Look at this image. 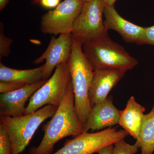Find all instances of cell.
<instances>
[{
  "label": "cell",
  "mask_w": 154,
  "mask_h": 154,
  "mask_svg": "<svg viewBox=\"0 0 154 154\" xmlns=\"http://www.w3.org/2000/svg\"><path fill=\"white\" fill-rule=\"evenodd\" d=\"M42 130L44 132L42 140L37 146L29 149V154H52L54 145L59 141L70 136L75 137L85 132L75 110L72 79L56 112L42 126Z\"/></svg>",
  "instance_id": "obj_1"
},
{
  "label": "cell",
  "mask_w": 154,
  "mask_h": 154,
  "mask_svg": "<svg viewBox=\"0 0 154 154\" xmlns=\"http://www.w3.org/2000/svg\"><path fill=\"white\" fill-rule=\"evenodd\" d=\"M84 55L94 71L103 69L131 70L138 61L131 56L123 46L113 41L108 33L83 45Z\"/></svg>",
  "instance_id": "obj_2"
},
{
  "label": "cell",
  "mask_w": 154,
  "mask_h": 154,
  "mask_svg": "<svg viewBox=\"0 0 154 154\" xmlns=\"http://www.w3.org/2000/svg\"><path fill=\"white\" fill-rule=\"evenodd\" d=\"M83 45L73 38L70 57L68 62L75 97V108L81 124H85L91 107L89 91L94 75L82 49Z\"/></svg>",
  "instance_id": "obj_3"
},
{
  "label": "cell",
  "mask_w": 154,
  "mask_h": 154,
  "mask_svg": "<svg viewBox=\"0 0 154 154\" xmlns=\"http://www.w3.org/2000/svg\"><path fill=\"white\" fill-rule=\"evenodd\" d=\"M58 107L47 105L33 113L19 117L0 116V126L6 130L10 137L12 154H20L24 151L39 125L52 117Z\"/></svg>",
  "instance_id": "obj_4"
},
{
  "label": "cell",
  "mask_w": 154,
  "mask_h": 154,
  "mask_svg": "<svg viewBox=\"0 0 154 154\" xmlns=\"http://www.w3.org/2000/svg\"><path fill=\"white\" fill-rule=\"evenodd\" d=\"M71 79L68 62L57 66L51 77L30 97L25 115L47 105L59 107Z\"/></svg>",
  "instance_id": "obj_5"
},
{
  "label": "cell",
  "mask_w": 154,
  "mask_h": 154,
  "mask_svg": "<svg viewBox=\"0 0 154 154\" xmlns=\"http://www.w3.org/2000/svg\"><path fill=\"white\" fill-rule=\"evenodd\" d=\"M129 134L125 130L111 127L97 132H84L66 140L63 147L52 154H94Z\"/></svg>",
  "instance_id": "obj_6"
},
{
  "label": "cell",
  "mask_w": 154,
  "mask_h": 154,
  "mask_svg": "<svg viewBox=\"0 0 154 154\" xmlns=\"http://www.w3.org/2000/svg\"><path fill=\"white\" fill-rule=\"evenodd\" d=\"M105 5L102 0L85 2L74 25L73 38L82 44L108 33L103 21Z\"/></svg>",
  "instance_id": "obj_7"
},
{
  "label": "cell",
  "mask_w": 154,
  "mask_h": 154,
  "mask_svg": "<svg viewBox=\"0 0 154 154\" xmlns=\"http://www.w3.org/2000/svg\"><path fill=\"white\" fill-rule=\"evenodd\" d=\"M85 3L83 0H64L53 11H48L41 17L42 32L55 36L72 33Z\"/></svg>",
  "instance_id": "obj_8"
},
{
  "label": "cell",
  "mask_w": 154,
  "mask_h": 154,
  "mask_svg": "<svg viewBox=\"0 0 154 154\" xmlns=\"http://www.w3.org/2000/svg\"><path fill=\"white\" fill-rule=\"evenodd\" d=\"M73 37L72 33L60 34L58 38L53 36L47 49L34 61L39 64L46 60L43 70V79L48 80L53 71L60 64L68 62L71 54Z\"/></svg>",
  "instance_id": "obj_9"
},
{
  "label": "cell",
  "mask_w": 154,
  "mask_h": 154,
  "mask_svg": "<svg viewBox=\"0 0 154 154\" xmlns=\"http://www.w3.org/2000/svg\"><path fill=\"white\" fill-rule=\"evenodd\" d=\"M47 80L28 84L17 91L0 95V116L19 117L25 115L26 102Z\"/></svg>",
  "instance_id": "obj_10"
},
{
  "label": "cell",
  "mask_w": 154,
  "mask_h": 154,
  "mask_svg": "<svg viewBox=\"0 0 154 154\" xmlns=\"http://www.w3.org/2000/svg\"><path fill=\"white\" fill-rule=\"evenodd\" d=\"M104 16V25L107 31H116L128 43L142 45L144 27L135 25L122 18L116 11L114 6L105 5Z\"/></svg>",
  "instance_id": "obj_11"
},
{
  "label": "cell",
  "mask_w": 154,
  "mask_h": 154,
  "mask_svg": "<svg viewBox=\"0 0 154 154\" xmlns=\"http://www.w3.org/2000/svg\"><path fill=\"white\" fill-rule=\"evenodd\" d=\"M120 110L113 103V96H109L102 102L91 108L85 124L83 125L85 132L91 130L99 131L118 124Z\"/></svg>",
  "instance_id": "obj_12"
},
{
  "label": "cell",
  "mask_w": 154,
  "mask_h": 154,
  "mask_svg": "<svg viewBox=\"0 0 154 154\" xmlns=\"http://www.w3.org/2000/svg\"><path fill=\"white\" fill-rule=\"evenodd\" d=\"M126 72V71L113 69H100L94 72L89 91L91 108L108 97L110 91L124 77Z\"/></svg>",
  "instance_id": "obj_13"
},
{
  "label": "cell",
  "mask_w": 154,
  "mask_h": 154,
  "mask_svg": "<svg viewBox=\"0 0 154 154\" xmlns=\"http://www.w3.org/2000/svg\"><path fill=\"white\" fill-rule=\"evenodd\" d=\"M145 107L136 101L132 96L128 101L124 110H120L118 124L137 139L142 122Z\"/></svg>",
  "instance_id": "obj_14"
},
{
  "label": "cell",
  "mask_w": 154,
  "mask_h": 154,
  "mask_svg": "<svg viewBox=\"0 0 154 154\" xmlns=\"http://www.w3.org/2000/svg\"><path fill=\"white\" fill-rule=\"evenodd\" d=\"M44 65L30 69L19 70L6 66L0 62V82H15L33 84L43 79Z\"/></svg>",
  "instance_id": "obj_15"
},
{
  "label": "cell",
  "mask_w": 154,
  "mask_h": 154,
  "mask_svg": "<svg viewBox=\"0 0 154 154\" xmlns=\"http://www.w3.org/2000/svg\"><path fill=\"white\" fill-rule=\"evenodd\" d=\"M136 142L140 147L141 154L154 152V105L149 113L144 114Z\"/></svg>",
  "instance_id": "obj_16"
},
{
  "label": "cell",
  "mask_w": 154,
  "mask_h": 154,
  "mask_svg": "<svg viewBox=\"0 0 154 154\" xmlns=\"http://www.w3.org/2000/svg\"><path fill=\"white\" fill-rule=\"evenodd\" d=\"M113 144L112 154H136L140 148L137 142L134 144H129L125 141L124 139L120 140Z\"/></svg>",
  "instance_id": "obj_17"
},
{
  "label": "cell",
  "mask_w": 154,
  "mask_h": 154,
  "mask_svg": "<svg viewBox=\"0 0 154 154\" xmlns=\"http://www.w3.org/2000/svg\"><path fill=\"white\" fill-rule=\"evenodd\" d=\"M4 25L0 23V60L5 57H8L11 52V46L13 40L7 37L4 33Z\"/></svg>",
  "instance_id": "obj_18"
},
{
  "label": "cell",
  "mask_w": 154,
  "mask_h": 154,
  "mask_svg": "<svg viewBox=\"0 0 154 154\" xmlns=\"http://www.w3.org/2000/svg\"><path fill=\"white\" fill-rule=\"evenodd\" d=\"M0 154H12L11 140L8 132L0 126Z\"/></svg>",
  "instance_id": "obj_19"
},
{
  "label": "cell",
  "mask_w": 154,
  "mask_h": 154,
  "mask_svg": "<svg viewBox=\"0 0 154 154\" xmlns=\"http://www.w3.org/2000/svg\"><path fill=\"white\" fill-rule=\"evenodd\" d=\"M27 84L15 82H0L1 94L17 91Z\"/></svg>",
  "instance_id": "obj_20"
},
{
  "label": "cell",
  "mask_w": 154,
  "mask_h": 154,
  "mask_svg": "<svg viewBox=\"0 0 154 154\" xmlns=\"http://www.w3.org/2000/svg\"><path fill=\"white\" fill-rule=\"evenodd\" d=\"M142 45H149L154 46V25L144 27Z\"/></svg>",
  "instance_id": "obj_21"
},
{
  "label": "cell",
  "mask_w": 154,
  "mask_h": 154,
  "mask_svg": "<svg viewBox=\"0 0 154 154\" xmlns=\"http://www.w3.org/2000/svg\"><path fill=\"white\" fill-rule=\"evenodd\" d=\"M60 0H39V4L46 8H57L60 4Z\"/></svg>",
  "instance_id": "obj_22"
},
{
  "label": "cell",
  "mask_w": 154,
  "mask_h": 154,
  "mask_svg": "<svg viewBox=\"0 0 154 154\" xmlns=\"http://www.w3.org/2000/svg\"><path fill=\"white\" fill-rule=\"evenodd\" d=\"M114 144L109 145L100 149L96 153L98 154H112Z\"/></svg>",
  "instance_id": "obj_23"
},
{
  "label": "cell",
  "mask_w": 154,
  "mask_h": 154,
  "mask_svg": "<svg viewBox=\"0 0 154 154\" xmlns=\"http://www.w3.org/2000/svg\"><path fill=\"white\" fill-rule=\"evenodd\" d=\"M9 0H0V11H2L8 3Z\"/></svg>",
  "instance_id": "obj_24"
},
{
  "label": "cell",
  "mask_w": 154,
  "mask_h": 154,
  "mask_svg": "<svg viewBox=\"0 0 154 154\" xmlns=\"http://www.w3.org/2000/svg\"><path fill=\"white\" fill-rule=\"evenodd\" d=\"M102 1L106 5L114 6V4L116 0H102Z\"/></svg>",
  "instance_id": "obj_25"
},
{
  "label": "cell",
  "mask_w": 154,
  "mask_h": 154,
  "mask_svg": "<svg viewBox=\"0 0 154 154\" xmlns=\"http://www.w3.org/2000/svg\"><path fill=\"white\" fill-rule=\"evenodd\" d=\"M85 2H90V1H92V0H83Z\"/></svg>",
  "instance_id": "obj_26"
}]
</instances>
